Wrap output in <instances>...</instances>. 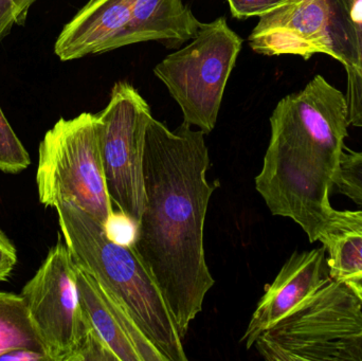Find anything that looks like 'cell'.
I'll return each mask as SVG.
<instances>
[{"label":"cell","mask_w":362,"mask_h":361,"mask_svg":"<svg viewBox=\"0 0 362 361\" xmlns=\"http://www.w3.org/2000/svg\"><path fill=\"white\" fill-rule=\"evenodd\" d=\"M206 134L151 118L144 152V213L129 245L160 290L182 339L214 286L204 222L219 182H209Z\"/></svg>","instance_id":"cell-1"},{"label":"cell","mask_w":362,"mask_h":361,"mask_svg":"<svg viewBox=\"0 0 362 361\" xmlns=\"http://www.w3.org/2000/svg\"><path fill=\"white\" fill-rule=\"evenodd\" d=\"M346 95L325 76L283 97L270 117L272 135L255 188L274 215L291 218L310 243L318 241L334 207L348 137Z\"/></svg>","instance_id":"cell-2"},{"label":"cell","mask_w":362,"mask_h":361,"mask_svg":"<svg viewBox=\"0 0 362 361\" xmlns=\"http://www.w3.org/2000/svg\"><path fill=\"white\" fill-rule=\"evenodd\" d=\"M54 208L74 262L122 305L165 361H187L167 302L132 246L112 239L99 220L70 201H59Z\"/></svg>","instance_id":"cell-3"},{"label":"cell","mask_w":362,"mask_h":361,"mask_svg":"<svg viewBox=\"0 0 362 361\" xmlns=\"http://www.w3.org/2000/svg\"><path fill=\"white\" fill-rule=\"evenodd\" d=\"M253 345L268 361H362L361 300L329 276Z\"/></svg>","instance_id":"cell-4"},{"label":"cell","mask_w":362,"mask_h":361,"mask_svg":"<svg viewBox=\"0 0 362 361\" xmlns=\"http://www.w3.org/2000/svg\"><path fill=\"white\" fill-rule=\"evenodd\" d=\"M36 184L42 205L54 208L70 201L108 230L115 212L104 177L97 114L59 119L47 131L38 148Z\"/></svg>","instance_id":"cell-5"},{"label":"cell","mask_w":362,"mask_h":361,"mask_svg":"<svg viewBox=\"0 0 362 361\" xmlns=\"http://www.w3.org/2000/svg\"><path fill=\"white\" fill-rule=\"evenodd\" d=\"M168 55L154 73L168 87L183 114V122L211 133L216 124L226 85L243 40L225 17L202 23L197 35Z\"/></svg>","instance_id":"cell-6"},{"label":"cell","mask_w":362,"mask_h":361,"mask_svg":"<svg viewBox=\"0 0 362 361\" xmlns=\"http://www.w3.org/2000/svg\"><path fill=\"white\" fill-rule=\"evenodd\" d=\"M102 163L112 208L139 223L144 209V152L150 105L127 82L112 88L110 103L97 114Z\"/></svg>","instance_id":"cell-7"},{"label":"cell","mask_w":362,"mask_h":361,"mask_svg":"<svg viewBox=\"0 0 362 361\" xmlns=\"http://www.w3.org/2000/svg\"><path fill=\"white\" fill-rule=\"evenodd\" d=\"M21 296L51 361H81L88 326L78 301L74 259L62 235Z\"/></svg>","instance_id":"cell-8"},{"label":"cell","mask_w":362,"mask_h":361,"mask_svg":"<svg viewBox=\"0 0 362 361\" xmlns=\"http://www.w3.org/2000/svg\"><path fill=\"white\" fill-rule=\"evenodd\" d=\"M259 54H325L342 63L341 29L334 0H293L259 17L248 37Z\"/></svg>","instance_id":"cell-9"},{"label":"cell","mask_w":362,"mask_h":361,"mask_svg":"<svg viewBox=\"0 0 362 361\" xmlns=\"http://www.w3.org/2000/svg\"><path fill=\"white\" fill-rule=\"evenodd\" d=\"M74 276L83 316L108 361H165L122 305L76 262Z\"/></svg>","instance_id":"cell-10"},{"label":"cell","mask_w":362,"mask_h":361,"mask_svg":"<svg viewBox=\"0 0 362 361\" xmlns=\"http://www.w3.org/2000/svg\"><path fill=\"white\" fill-rule=\"evenodd\" d=\"M329 277L325 248L293 252L257 303L248 328L240 339L246 349L253 347L262 333L291 313L316 292Z\"/></svg>","instance_id":"cell-11"},{"label":"cell","mask_w":362,"mask_h":361,"mask_svg":"<svg viewBox=\"0 0 362 361\" xmlns=\"http://www.w3.org/2000/svg\"><path fill=\"white\" fill-rule=\"evenodd\" d=\"M134 0H89L64 25L54 45L61 61L110 52L131 45Z\"/></svg>","instance_id":"cell-12"},{"label":"cell","mask_w":362,"mask_h":361,"mask_svg":"<svg viewBox=\"0 0 362 361\" xmlns=\"http://www.w3.org/2000/svg\"><path fill=\"white\" fill-rule=\"evenodd\" d=\"M202 25L182 0H134L131 45L155 40L178 48L193 40Z\"/></svg>","instance_id":"cell-13"},{"label":"cell","mask_w":362,"mask_h":361,"mask_svg":"<svg viewBox=\"0 0 362 361\" xmlns=\"http://www.w3.org/2000/svg\"><path fill=\"white\" fill-rule=\"evenodd\" d=\"M318 241L327 251L331 278L346 281L362 273V210L334 208Z\"/></svg>","instance_id":"cell-14"},{"label":"cell","mask_w":362,"mask_h":361,"mask_svg":"<svg viewBox=\"0 0 362 361\" xmlns=\"http://www.w3.org/2000/svg\"><path fill=\"white\" fill-rule=\"evenodd\" d=\"M341 29L350 125L362 129V0H334Z\"/></svg>","instance_id":"cell-15"},{"label":"cell","mask_w":362,"mask_h":361,"mask_svg":"<svg viewBox=\"0 0 362 361\" xmlns=\"http://www.w3.org/2000/svg\"><path fill=\"white\" fill-rule=\"evenodd\" d=\"M23 348L47 354L21 294L0 292V357Z\"/></svg>","instance_id":"cell-16"},{"label":"cell","mask_w":362,"mask_h":361,"mask_svg":"<svg viewBox=\"0 0 362 361\" xmlns=\"http://www.w3.org/2000/svg\"><path fill=\"white\" fill-rule=\"evenodd\" d=\"M30 155L0 106V171L18 174L30 165Z\"/></svg>","instance_id":"cell-17"},{"label":"cell","mask_w":362,"mask_h":361,"mask_svg":"<svg viewBox=\"0 0 362 361\" xmlns=\"http://www.w3.org/2000/svg\"><path fill=\"white\" fill-rule=\"evenodd\" d=\"M335 187L339 194L362 208V150H344Z\"/></svg>","instance_id":"cell-18"},{"label":"cell","mask_w":362,"mask_h":361,"mask_svg":"<svg viewBox=\"0 0 362 361\" xmlns=\"http://www.w3.org/2000/svg\"><path fill=\"white\" fill-rule=\"evenodd\" d=\"M37 0H0V42L8 35L12 28L23 25L30 8Z\"/></svg>","instance_id":"cell-19"},{"label":"cell","mask_w":362,"mask_h":361,"mask_svg":"<svg viewBox=\"0 0 362 361\" xmlns=\"http://www.w3.org/2000/svg\"><path fill=\"white\" fill-rule=\"evenodd\" d=\"M293 0H228L232 15L238 19L263 16Z\"/></svg>","instance_id":"cell-20"},{"label":"cell","mask_w":362,"mask_h":361,"mask_svg":"<svg viewBox=\"0 0 362 361\" xmlns=\"http://www.w3.org/2000/svg\"><path fill=\"white\" fill-rule=\"evenodd\" d=\"M17 264V250L0 229V282L6 281Z\"/></svg>","instance_id":"cell-21"},{"label":"cell","mask_w":362,"mask_h":361,"mask_svg":"<svg viewBox=\"0 0 362 361\" xmlns=\"http://www.w3.org/2000/svg\"><path fill=\"white\" fill-rule=\"evenodd\" d=\"M0 360L8 361H51L45 352L33 349H16L8 352L0 357Z\"/></svg>","instance_id":"cell-22"},{"label":"cell","mask_w":362,"mask_h":361,"mask_svg":"<svg viewBox=\"0 0 362 361\" xmlns=\"http://www.w3.org/2000/svg\"><path fill=\"white\" fill-rule=\"evenodd\" d=\"M346 283L351 286L355 294L358 296L362 302V273H357V275L353 276V277L349 278L346 280Z\"/></svg>","instance_id":"cell-23"}]
</instances>
